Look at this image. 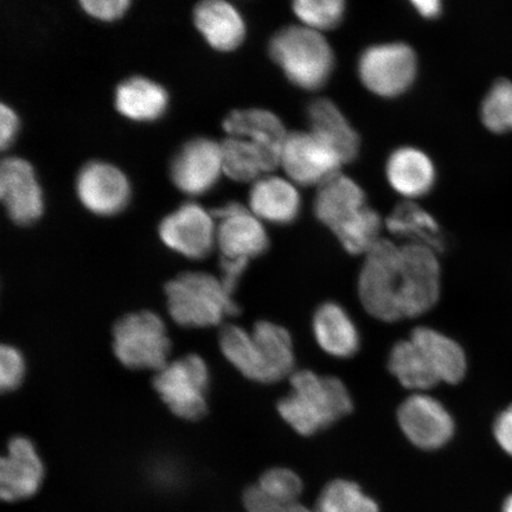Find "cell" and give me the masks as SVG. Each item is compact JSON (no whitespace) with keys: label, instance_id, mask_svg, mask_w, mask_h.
Segmentation results:
<instances>
[{"label":"cell","instance_id":"6da1fadb","mask_svg":"<svg viewBox=\"0 0 512 512\" xmlns=\"http://www.w3.org/2000/svg\"><path fill=\"white\" fill-rule=\"evenodd\" d=\"M219 341L227 361L249 380L273 383L293 371L292 338L283 326L264 320L248 332L241 326L227 325Z\"/></svg>","mask_w":512,"mask_h":512},{"label":"cell","instance_id":"7a4b0ae2","mask_svg":"<svg viewBox=\"0 0 512 512\" xmlns=\"http://www.w3.org/2000/svg\"><path fill=\"white\" fill-rule=\"evenodd\" d=\"M292 393L278 403V412L300 435H312L352 411L347 387L332 376L299 370L291 376Z\"/></svg>","mask_w":512,"mask_h":512},{"label":"cell","instance_id":"3957f363","mask_svg":"<svg viewBox=\"0 0 512 512\" xmlns=\"http://www.w3.org/2000/svg\"><path fill=\"white\" fill-rule=\"evenodd\" d=\"M172 319L184 328H211L238 315L239 306L219 278L204 272H185L165 286Z\"/></svg>","mask_w":512,"mask_h":512},{"label":"cell","instance_id":"277c9868","mask_svg":"<svg viewBox=\"0 0 512 512\" xmlns=\"http://www.w3.org/2000/svg\"><path fill=\"white\" fill-rule=\"evenodd\" d=\"M270 55L294 86L317 91L329 80L335 57L330 44L316 30L291 25L272 37Z\"/></svg>","mask_w":512,"mask_h":512},{"label":"cell","instance_id":"5b68a950","mask_svg":"<svg viewBox=\"0 0 512 512\" xmlns=\"http://www.w3.org/2000/svg\"><path fill=\"white\" fill-rule=\"evenodd\" d=\"M401 247L381 239L366 254L358 279L364 309L382 322L403 319L400 299Z\"/></svg>","mask_w":512,"mask_h":512},{"label":"cell","instance_id":"8992f818","mask_svg":"<svg viewBox=\"0 0 512 512\" xmlns=\"http://www.w3.org/2000/svg\"><path fill=\"white\" fill-rule=\"evenodd\" d=\"M113 350L128 369H163L169 363L171 341L157 313L140 311L120 318L113 328Z\"/></svg>","mask_w":512,"mask_h":512},{"label":"cell","instance_id":"52a82bcc","mask_svg":"<svg viewBox=\"0 0 512 512\" xmlns=\"http://www.w3.org/2000/svg\"><path fill=\"white\" fill-rule=\"evenodd\" d=\"M210 373L201 356L187 355L157 371L153 387L178 418L196 421L208 411Z\"/></svg>","mask_w":512,"mask_h":512},{"label":"cell","instance_id":"ba28073f","mask_svg":"<svg viewBox=\"0 0 512 512\" xmlns=\"http://www.w3.org/2000/svg\"><path fill=\"white\" fill-rule=\"evenodd\" d=\"M418 61L405 43H384L368 48L358 62L363 85L382 98H396L413 85Z\"/></svg>","mask_w":512,"mask_h":512},{"label":"cell","instance_id":"9c48e42d","mask_svg":"<svg viewBox=\"0 0 512 512\" xmlns=\"http://www.w3.org/2000/svg\"><path fill=\"white\" fill-rule=\"evenodd\" d=\"M400 281L403 318L419 317L430 311L440 296L437 252L419 243L401 247Z\"/></svg>","mask_w":512,"mask_h":512},{"label":"cell","instance_id":"30bf717a","mask_svg":"<svg viewBox=\"0 0 512 512\" xmlns=\"http://www.w3.org/2000/svg\"><path fill=\"white\" fill-rule=\"evenodd\" d=\"M343 160L335 150L309 132L288 133L281 163L299 185H319L341 171Z\"/></svg>","mask_w":512,"mask_h":512},{"label":"cell","instance_id":"8fae6325","mask_svg":"<svg viewBox=\"0 0 512 512\" xmlns=\"http://www.w3.org/2000/svg\"><path fill=\"white\" fill-rule=\"evenodd\" d=\"M214 217L196 203H185L164 217L158 232L160 240L185 258L200 260L213 251L216 242Z\"/></svg>","mask_w":512,"mask_h":512},{"label":"cell","instance_id":"7c38bea8","mask_svg":"<svg viewBox=\"0 0 512 512\" xmlns=\"http://www.w3.org/2000/svg\"><path fill=\"white\" fill-rule=\"evenodd\" d=\"M210 214L220 221L216 242L222 258L249 261L264 254L270 246L261 221L242 204L230 202L211 210Z\"/></svg>","mask_w":512,"mask_h":512},{"label":"cell","instance_id":"4fadbf2b","mask_svg":"<svg viewBox=\"0 0 512 512\" xmlns=\"http://www.w3.org/2000/svg\"><path fill=\"white\" fill-rule=\"evenodd\" d=\"M398 420L403 434L414 446L422 450H438L453 438L452 416L432 396H409L399 408Z\"/></svg>","mask_w":512,"mask_h":512},{"label":"cell","instance_id":"5bb4252c","mask_svg":"<svg viewBox=\"0 0 512 512\" xmlns=\"http://www.w3.org/2000/svg\"><path fill=\"white\" fill-rule=\"evenodd\" d=\"M0 200L18 226L34 223L43 211V198L35 171L27 160L8 157L0 163Z\"/></svg>","mask_w":512,"mask_h":512},{"label":"cell","instance_id":"9a60e30c","mask_svg":"<svg viewBox=\"0 0 512 512\" xmlns=\"http://www.w3.org/2000/svg\"><path fill=\"white\" fill-rule=\"evenodd\" d=\"M222 172L220 143L204 137L191 139L182 145L170 168L172 182L188 195H201L208 191Z\"/></svg>","mask_w":512,"mask_h":512},{"label":"cell","instance_id":"2e32d148","mask_svg":"<svg viewBox=\"0 0 512 512\" xmlns=\"http://www.w3.org/2000/svg\"><path fill=\"white\" fill-rule=\"evenodd\" d=\"M222 126L229 137L247 139L256 146L264 159L266 172L280 166L288 133L277 115L261 108L236 110L224 118Z\"/></svg>","mask_w":512,"mask_h":512},{"label":"cell","instance_id":"e0dca14e","mask_svg":"<svg viewBox=\"0 0 512 512\" xmlns=\"http://www.w3.org/2000/svg\"><path fill=\"white\" fill-rule=\"evenodd\" d=\"M76 194L96 215L118 214L130 201L131 188L126 176L110 163H87L76 178Z\"/></svg>","mask_w":512,"mask_h":512},{"label":"cell","instance_id":"ac0fdd59","mask_svg":"<svg viewBox=\"0 0 512 512\" xmlns=\"http://www.w3.org/2000/svg\"><path fill=\"white\" fill-rule=\"evenodd\" d=\"M44 478V466L32 441L15 437L0 465V495L6 502H17L37 494Z\"/></svg>","mask_w":512,"mask_h":512},{"label":"cell","instance_id":"d6986e66","mask_svg":"<svg viewBox=\"0 0 512 512\" xmlns=\"http://www.w3.org/2000/svg\"><path fill=\"white\" fill-rule=\"evenodd\" d=\"M310 132L332 150L343 163H351L360 153L361 139L341 110L329 99L319 98L307 108Z\"/></svg>","mask_w":512,"mask_h":512},{"label":"cell","instance_id":"ffe728a7","mask_svg":"<svg viewBox=\"0 0 512 512\" xmlns=\"http://www.w3.org/2000/svg\"><path fill=\"white\" fill-rule=\"evenodd\" d=\"M198 31L216 50L238 48L246 36V24L240 12L226 0H204L194 9Z\"/></svg>","mask_w":512,"mask_h":512},{"label":"cell","instance_id":"44dd1931","mask_svg":"<svg viewBox=\"0 0 512 512\" xmlns=\"http://www.w3.org/2000/svg\"><path fill=\"white\" fill-rule=\"evenodd\" d=\"M302 207L300 195L293 182L270 176L253 184L249 208L259 220L287 224L297 219Z\"/></svg>","mask_w":512,"mask_h":512},{"label":"cell","instance_id":"7402d4cb","mask_svg":"<svg viewBox=\"0 0 512 512\" xmlns=\"http://www.w3.org/2000/svg\"><path fill=\"white\" fill-rule=\"evenodd\" d=\"M364 207L366 195L360 185L341 172L318 187L315 214L331 232Z\"/></svg>","mask_w":512,"mask_h":512},{"label":"cell","instance_id":"603a6c76","mask_svg":"<svg viewBox=\"0 0 512 512\" xmlns=\"http://www.w3.org/2000/svg\"><path fill=\"white\" fill-rule=\"evenodd\" d=\"M313 334L326 354L349 358L360 349V335L348 312L336 303L318 307L313 317Z\"/></svg>","mask_w":512,"mask_h":512},{"label":"cell","instance_id":"cb8c5ba5","mask_svg":"<svg viewBox=\"0 0 512 512\" xmlns=\"http://www.w3.org/2000/svg\"><path fill=\"white\" fill-rule=\"evenodd\" d=\"M387 176L396 192L418 198L430 192L435 183V168L426 153L414 147H402L389 157Z\"/></svg>","mask_w":512,"mask_h":512},{"label":"cell","instance_id":"d4e9b609","mask_svg":"<svg viewBox=\"0 0 512 512\" xmlns=\"http://www.w3.org/2000/svg\"><path fill=\"white\" fill-rule=\"evenodd\" d=\"M411 339L424 354L439 382L456 384L464 379L466 356L456 341L430 328L415 329Z\"/></svg>","mask_w":512,"mask_h":512},{"label":"cell","instance_id":"484cf974","mask_svg":"<svg viewBox=\"0 0 512 512\" xmlns=\"http://www.w3.org/2000/svg\"><path fill=\"white\" fill-rule=\"evenodd\" d=\"M169 105L163 86L143 76H132L115 89V107L126 118L137 121L156 120Z\"/></svg>","mask_w":512,"mask_h":512},{"label":"cell","instance_id":"4316f807","mask_svg":"<svg viewBox=\"0 0 512 512\" xmlns=\"http://www.w3.org/2000/svg\"><path fill=\"white\" fill-rule=\"evenodd\" d=\"M386 226L390 233L411 239V243L430 247L437 253L445 249V238L438 222L412 201L400 203L388 216Z\"/></svg>","mask_w":512,"mask_h":512},{"label":"cell","instance_id":"83f0119b","mask_svg":"<svg viewBox=\"0 0 512 512\" xmlns=\"http://www.w3.org/2000/svg\"><path fill=\"white\" fill-rule=\"evenodd\" d=\"M389 370L407 389L427 390L439 383L424 354L412 339L394 345L389 356Z\"/></svg>","mask_w":512,"mask_h":512},{"label":"cell","instance_id":"f1b7e54d","mask_svg":"<svg viewBox=\"0 0 512 512\" xmlns=\"http://www.w3.org/2000/svg\"><path fill=\"white\" fill-rule=\"evenodd\" d=\"M220 145L223 174L234 181L256 182L266 172L260 151L247 139L228 136Z\"/></svg>","mask_w":512,"mask_h":512},{"label":"cell","instance_id":"f546056e","mask_svg":"<svg viewBox=\"0 0 512 512\" xmlns=\"http://www.w3.org/2000/svg\"><path fill=\"white\" fill-rule=\"evenodd\" d=\"M381 228V216L366 206L351 219L332 230V233L348 253L367 254L375 243L381 240Z\"/></svg>","mask_w":512,"mask_h":512},{"label":"cell","instance_id":"4dcf8cb0","mask_svg":"<svg viewBox=\"0 0 512 512\" xmlns=\"http://www.w3.org/2000/svg\"><path fill=\"white\" fill-rule=\"evenodd\" d=\"M313 512H380L356 483L337 479L325 486Z\"/></svg>","mask_w":512,"mask_h":512},{"label":"cell","instance_id":"1f68e13d","mask_svg":"<svg viewBox=\"0 0 512 512\" xmlns=\"http://www.w3.org/2000/svg\"><path fill=\"white\" fill-rule=\"evenodd\" d=\"M480 117L491 132L512 131V81L499 79L492 85L484 98Z\"/></svg>","mask_w":512,"mask_h":512},{"label":"cell","instance_id":"d6a6232c","mask_svg":"<svg viewBox=\"0 0 512 512\" xmlns=\"http://www.w3.org/2000/svg\"><path fill=\"white\" fill-rule=\"evenodd\" d=\"M293 11L304 27L320 32L341 23L345 4L342 0H298L293 3Z\"/></svg>","mask_w":512,"mask_h":512},{"label":"cell","instance_id":"836d02e7","mask_svg":"<svg viewBox=\"0 0 512 512\" xmlns=\"http://www.w3.org/2000/svg\"><path fill=\"white\" fill-rule=\"evenodd\" d=\"M265 495L281 503H298L303 492V482L291 470L274 467L261 476L256 484Z\"/></svg>","mask_w":512,"mask_h":512},{"label":"cell","instance_id":"e575fe53","mask_svg":"<svg viewBox=\"0 0 512 512\" xmlns=\"http://www.w3.org/2000/svg\"><path fill=\"white\" fill-rule=\"evenodd\" d=\"M25 375V360L22 352L3 345L0 350V388L3 393L12 392L21 386Z\"/></svg>","mask_w":512,"mask_h":512},{"label":"cell","instance_id":"d590c367","mask_svg":"<svg viewBox=\"0 0 512 512\" xmlns=\"http://www.w3.org/2000/svg\"><path fill=\"white\" fill-rule=\"evenodd\" d=\"M243 504L247 512H313L305 505L298 503H281L274 501L254 485L243 495Z\"/></svg>","mask_w":512,"mask_h":512},{"label":"cell","instance_id":"8d00e7d4","mask_svg":"<svg viewBox=\"0 0 512 512\" xmlns=\"http://www.w3.org/2000/svg\"><path fill=\"white\" fill-rule=\"evenodd\" d=\"M80 5L87 14L95 18L113 21L125 14L131 2L128 0H81Z\"/></svg>","mask_w":512,"mask_h":512},{"label":"cell","instance_id":"74e56055","mask_svg":"<svg viewBox=\"0 0 512 512\" xmlns=\"http://www.w3.org/2000/svg\"><path fill=\"white\" fill-rule=\"evenodd\" d=\"M249 261L240 259L221 258L222 285L226 288L230 296L234 297L239 281L247 270Z\"/></svg>","mask_w":512,"mask_h":512},{"label":"cell","instance_id":"f35d334b","mask_svg":"<svg viewBox=\"0 0 512 512\" xmlns=\"http://www.w3.org/2000/svg\"><path fill=\"white\" fill-rule=\"evenodd\" d=\"M494 434L498 445L512 457V405L497 416Z\"/></svg>","mask_w":512,"mask_h":512},{"label":"cell","instance_id":"ab89813d","mask_svg":"<svg viewBox=\"0 0 512 512\" xmlns=\"http://www.w3.org/2000/svg\"><path fill=\"white\" fill-rule=\"evenodd\" d=\"M18 131V118L12 108L0 104V147L5 150L16 137Z\"/></svg>","mask_w":512,"mask_h":512},{"label":"cell","instance_id":"60d3db41","mask_svg":"<svg viewBox=\"0 0 512 512\" xmlns=\"http://www.w3.org/2000/svg\"><path fill=\"white\" fill-rule=\"evenodd\" d=\"M412 4L422 17L430 19L437 18L443 10L438 0H415Z\"/></svg>","mask_w":512,"mask_h":512},{"label":"cell","instance_id":"b9f144b4","mask_svg":"<svg viewBox=\"0 0 512 512\" xmlns=\"http://www.w3.org/2000/svg\"><path fill=\"white\" fill-rule=\"evenodd\" d=\"M503 512H512V494L505 499L503 504Z\"/></svg>","mask_w":512,"mask_h":512}]
</instances>
